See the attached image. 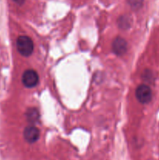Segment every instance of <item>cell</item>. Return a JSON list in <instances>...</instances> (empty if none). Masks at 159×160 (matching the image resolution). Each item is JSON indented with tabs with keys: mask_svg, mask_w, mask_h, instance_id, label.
Returning a JSON list of instances; mask_svg holds the SVG:
<instances>
[{
	"mask_svg": "<svg viewBox=\"0 0 159 160\" xmlns=\"http://www.w3.org/2000/svg\"><path fill=\"white\" fill-rule=\"evenodd\" d=\"M17 47L19 52L23 56H31L34 50V43L31 38L28 36L22 35L17 38Z\"/></svg>",
	"mask_w": 159,
	"mask_h": 160,
	"instance_id": "obj_1",
	"label": "cell"
},
{
	"mask_svg": "<svg viewBox=\"0 0 159 160\" xmlns=\"http://www.w3.org/2000/svg\"><path fill=\"white\" fill-rule=\"evenodd\" d=\"M136 97L140 102L143 104L148 103L152 98V92L149 86L140 84L136 90Z\"/></svg>",
	"mask_w": 159,
	"mask_h": 160,
	"instance_id": "obj_2",
	"label": "cell"
},
{
	"mask_svg": "<svg viewBox=\"0 0 159 160\" xmlns=\"http://www.w3.org/2000/svg\"><path fill=\"white\" fill-rule=\"evenodd\" d=\"M39 81L38 74L34 70H27L23 73L22 81L26 88H34L37 84Z\"/></svg>",
	"mask_w": 159,
	"mask_h": 160,
	"instance_id": "obj_3",
	"label": "cell"
},
{
	"mask_svg": "<svg viewBox=\"0 0 159 160\" xmlns=\"http://www.w3.org/2000/svg\"><path fill=\"white\" fill-rule=\"evenodd\" d=\"M112 50L117 56H123L127 51V42L121 37L115 38L112 42Z\"/></svg>",
	"mask_w": 159,
	"mask_h": 160,
	"instance_id": "obj_4",
	"label": "cell"
},
{
	"mask_svg": "<svg viewBox=\"0 0 159 160\" xmlns=\"http://www.w3.org/2000/svg\"><path fill=\"white\" fill-rule=\"evenodd\" d=\"M40 136V131L36 127L29 126L25 128L23 131V137L28 143H34L37 142Z\"/></svg>",
	"mask_w": 159,
	"mask_h": 160,
	"instance_id": "obj_5",
	"label": "cell"
},
{
	"mask_svg": "<svg viewBox=\"0 0 159 160\" xmlns=\"http://www.w3.org/2000/svg\"><path fill=\"white\" fill-rule=\"evenodd\" d=\"M26 120L30 123H35L39 118V113L35 108H30L26 111Z\"/></svg>",
	"mask_w": 159,
	"mask_h": 160,
	"instance_id": "obj_6",
	"label": "cell"
},
{
	"mask_svg": "<svg viewBox=\"0 0 159 160\" xmlns=\"http://www.w3.org/2000/svg\"><path fill=\"white\" fill-rule=\"evenodd\" d=\"M118 26L120 27L123 29H126V28H129L130 26V23H129V17H122L118 19Z\"/></svg>",
	"mask_w": 159,
	"mask_h": 160,
	"instance_id": "obj_7",
	"label": "cell"
},
{
	"mask_svg": "<svg viewBox=\"0 0 159 160\" xmlns=\"http://www.w3.org/2000/svg\"><path fill=\"white\" fill-rule=\"evenodd\" d=\"M129 3L133 9H140L143 4V0H129Z\"/></svg>",
	"mask_w": 159,
	"mask_h": 160,
	"instance_id": "obj_8",
	"label": "cell"
},
{
	"mask_svg": "<svg viewBox=\"0 0 159 160\" xmlns=\"http://www.w3.org/2000/svg\"><path fill=\"white\" fill-rule=\"evenodd\" d=\"M13 1L17 3V4H18V5H22L23 2H24L25 0H13Z\"/></svg>",
	"mask_w": 159,
	"mask_h": 160,
	"instance_id": "obj_9",
	"label": "cell"
}]
</instances>
